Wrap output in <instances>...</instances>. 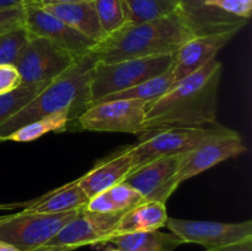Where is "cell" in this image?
I'll return each instance as SVG.
<instances>
[{
	"label": "cell",
	"instance_id": "6da1fadb",
	"mask_svg": "<svg viewBox=\"0 0 252 251\" xmlns=\"http://www.w3.org/2000/svg\"><path fill=\"white\" fill-rule=\"evenodd\" d=\"M223 64L217 59L175 83L148 105L144 127L149 130L216 125Z\"/></svg>",
	"mask_w": 252,
	"mask_h": 251
},
{
	"label": "cell",
	"instance_id": "7a4b0ae2",
	"mask_svg": "<svg viewBox=\"0 0 252 251\" xmlns=\"http://www.w3.org/2000/svg\"><path fill=\"white\" fill-rule=\"evenodd\" d=\"M193 34L177 12L157 20L127 24L101 39L91 54L101 63L174 54Z\"/></svg>",
	"mask_w": 252,
	"mask_h": 251
},
{
	"label": "cell",
	"instance_id": "3957f363",
	"mask_svg": "<svg viewBox=\"0 0 252 251\" xmlns=\"http://www.w3.org/2000/svg\"><path fill=\"white\" fill-rule=\"evenodd\" d=\"M95 63L93 54L81 57L65 73L51 81L33 100L0 126V143L17 128L63 110L70 111L71 130H76V120L89 107V86Z\"/></svg>",
	"mask_w": 252,
	"mask_h": 251
},
{
	"label": "cell",
	"instance_id": "277c9868",
	"mask_svg": "<svg viewBox=\"0 0 252 251\" xmlns=\"http://www.w3.org/2000/svg\"><path fill=\"white\" fill-rule=\"evenodd\" d=\"M233 133L235 130L219 123L207 127H176L145 132L135 144L129 145L132 171L155 159L184 155L209 140Z\"/></svg>",
	"mask_w": 252,
	"mask_h": 251
},
{
	"label": "cell",
	"instance_id": "5b68a950",
	"mask_svg": "<svg viewBox=\"0 0 252 251\" xmlns=\"http://www.w3.org/2000/svg\"><path fill=\"white\" fill-rule=\"evenodd\" d=\"M172 64L174 54L128 59L115 63H101L96 61L91 70L89 107L106 96L118 94L166 73L172 68Z\"/></svg>",
	"mask_w": 252,
	"mask_h": 251
},
{
	"label": "cell",
	"instance_id": "8992f818",
	"mask_svg": "<svg viewBox=\"0 0 252 251\" xmlns=\"http://www.w3.org/2000/svg\"><path fill=\"white\" fill-rule=\"evenodd\" d=\"M79 211L58 214L21 211L16 214H6L0 221V240L11 244L20 251H33L51 240Z\"/></svg>",
	"mask_w": 252,
	"mask_h": 251
},
{
	"label": "cell",
	"instance_id": "52a82bcc",
	"mask_svg": "<svg viewBox=\"0 0 252 251\" xmlns=\"http://www.w3.org/2000/svg\"><path fill=\"white\" fill-rule=\"evenodd\" d=\"M149 102L143 100H112L86 108L76 120V130L143 134Z\"/></svg>",
	"mask_w": 252,
	"mask_h": 251
},
{
	"label": "cell",
	"instance_id": "ba28073f",
	"mask_svg": "<svg viewBox=\"0 0 252 251\" xmlns=\"http://www.w3.org/2000/svg\"><path fill=\"white\" fill-rule=\"evenodd\" d=\"M123 213L98 214L81 209L51 240L33 251H73L83 246L107 244Z\"/></svg>",
	"mask_w": 252,
	"mask_h": 251
},
{
	"label": "cell",
	"instance_id": "9c48e42d",
	"mask_svg": "<svg viewBox=\"0 0 252 251\" xmlns=\"http://www.w3.org/2000/svg\"><path fill=\"white\" fill-rule=\"evenodd\" d=\"M79 58L44 37L31 36L14 64L22 85L48 83L65 73Z\"/></svg>",
	"mask_w": 252,
	"mask_h": 251
},
{
	"label": "cell",
	"instance_id": "30bf717a",
	"mask_svg": "<svg viewBox=\"0 0 252 251\" xmlns=\"http://www.w3.org/2000/svg\"><path fill=\"white\" fill-rule=\"evenodd\" d=\"M182 243L198 244L207 250L252 239V220L221 223L209 220L167 218L166 225Z\"/></svg>",
	"mask_w": 252,
	"mask_h": 251
},
{
	"label": "cell",
	"instance_id": "8fae6325",
	"mask_svg": "<svg viewBox=\"0 0 252 251\" xmlns=\"http://www.w3.org/2000/svg\"><path fill=\"white\" fill-rule=\"evenodd\" d=\"M24 26L31 36L44 37L73 54L75 58L91 54L97 44V42L47 12L39 5L25 6Z\"/></svg>",
	"mask_w": 252,
	"mask_h": 251
},
{
	"label": "cell",
	"instance_id": "7c38bea8",
	"mask_svg": "<svg viewBox=\"0 0 252 251\" xmlns=\"http://www.w3.org/2000/svg\"><path fill=\"white\" fill-rule=\"evenodd\" d=\"M181 155L159 157L133 170L123 182L132 186L147 202L166 203L180 186L177 180Z\"/></svg>",
	"mask_w": 252,
	"mask_h": 251
},
{
	"label": "cell",
	"instance_id": "4fadbf2b",
	"mask_svg": "<svg viewBox=\"0 0 252 251\" xmlns=\"http://www.w3.org/2000/svg\"><path fill=\"white\" fill-rule=\"evenodd\" d=\"M180 15L193 36H211L234 32L238 33L249 20L226 14L207 4V0H177Z\"/></svg>",
	"mask_w": 252,
	"mask_h": 251
},
{
	"label": "cell",
	"instance_id": "5bb4252c",
	"mask_svg": "<svg viewBox=\"0 0 252 251\" xmlns=\"http://www.w3.org/2000/svg\"><path fill=\"white\" fill-rule=\"evenodd\" d=\"M248 152L238 132L218 139L209 140L201 147L181 155L177 180L182 184L191 177L212 169L225 160L236 157Z\"/></svg>",
	"mask_w": 252,
	"mask_h": 251
},
{
	"label": "cell",
	"instance_id": "9a60e30c",
	"mask_svg": "<svg viewBox=\"0 0 252 251\" xmlns=\"http://www.w3.org/2000/svg\"><path fill=\"white\" fill-rule=\"evenodd\" d=\"M235 34L234 32H229L211 36H193L187 39L174 53L171 71L175 83L201 69L212 59H216L218 52L223 49Z\"/></svg>",
	"mask_w": 252,
	"mask_h": 251
},
{
	"label": "cell",
	"instance_id": "2e32d148",
	"mask_svg": "<svg viewBox=\"0 0 252 251\" xmlns=\"http://www.w3.org/2000/svg\"><path fill=\"white\" fill-rule=\"evenodd\" d=\"M132 171V155L129 147L110 155L95 165L90 171L79 177V186L88 194L95 196L122 182Z\"/></svg>",
	"mask_w": 252,
	"mask_h": 251
},
{
	"label": "cell",
	"instance_id": "e0dca14e",
	"mask_svg": "<svg viewBox=\"0 0 252 251\" xmlns=\"http://www.w3.org/2000/svg\"><path fill=\"white\" fill-rule=\"evenodd\" d=\"M39 6L97 43L105 37L93 1L44 2Z\"/></svg>",
	"mask_w": 252,
	"mask_h": 251
},
{
	"label": "cell",
	"instance_id": "ac0fdd59",
	"mask_svg": "<svg viewBox=\"0 0 252 251\" xmlns=\"http://www.w3.org/2000/svg\"><path fill=\"white\" fill-rule=\"evenodd\" d=\"M89 197L79 186L78 179L69 184L63 185L56 189L47 192L37 199L17 206L24 207L26 213L58 214L83 209L88 203Z\"/></svg>",
	"mask_w": 252,
	"mask_h": 251
},
{
	"label": "cell",
	"instance_id": "d6986e66",
	"mask_svg": "<svg viewBox=\"0 0 252 251\" xmlns=\"http://www.w3.org/2000/svg\"><path fill=\"white\" fill-rule=\"evenodd\" d=\"M167 218L169 216L164 203L144 201L122 214L113 235L159 230L166 225Z\"/></svg>",
	"mask_w": 252,
	"mask_h": 251
},
{
	"label": "cell",
	"instance_id": "ffe728a7",
	"mask_svg": "<svg viewBox=\"0 0 252 251\" xmlns=\"http://www.w3.org/2000/svg\"><path fill=\"white\" fill-rule=\"evenodd\" d=\"M107 244H113L122 251H175L182 240L172 233L159 230L113 235Z\"/></svg>",
	"mask_w": 252,
	"mask_h": 251
},
{
	"label": "cell",
	"instance_id": "44dd1931",
	"mask_svg": "<svg viewBox=\"0 0 252 251\" xmlns=\"http://www.w3.org/2000/svg\"><path fill=\"white\" fill-rule=\"evenodd\" d=\"M71 128H73V122H71L70 111H58V112L32 121V122L17 128L7 137H5L4 142H7V140L19 143L33 142L48 133L65 132V130H71Z\"/></svg>",
	"mask_w": 252,
	"mask_h": 251
},
{
	"label": "cell",
	"instance_id": "7402d4cb",
	"mask_svg": "<svg viewBox=\"0 0 252 251\" xmlns=\"http://www.w3.org/2000/svg\"><path fill=\"white\" fill-rule=\"evenodd\" d=\"M174 75H172V71L170 69L166 73L149 79V80L144 81V83L138 84V85L133 86V88L127 89L125 91H121L118 94L106 96V97L97 101L96 103L106 102V101L112 100H143L152 103L153 101L158 100L160 96L164 95L174 85ZM96 103H94V105H96Z\"/></svg>",
	"mask_w": 252,
	"mask_h": 251
},
{
	"label": "cell",
	"instance_id": "603a6c76",
	"mask_svg": "<svg viewBox=\"0 0 252 251\" xmlns=\"http://www.w3.org/2000/svg\"><path fill=\"white\" fill-rule=\"evenodd\" d=\"M130 24L157 20L177 11V0H122Z\"/></svg>",
	"mask_w": 252,
	"mask_h": 251
},
{
	"label": "cell",
	"instance_id": "cb8c5ba5",
	"mask_svg": "<svg viewBox=\"0 0 252 251\" xmlns=\"http://www.w3.org/2000/svg\"><path fill=\"white\" fill-rule=\"evenodd\" d=\"M93 4L105 37L130 24L122 0H93Z\"/></svg>",
	"mask_w": 252,
	"mask_h": 251
},
{
	"label": "cell",
	"instance_id": "d4e9b609",
	"mask_svg": "<svg viewBox=\"0 0 252 251\" xmlns=\"http://www.w3.org/2000/svg\"><path fill=\"white\" fill-rule=\"evenodd\" d=\"M51 83H38L31 85H21L16 90L0 96V126L12 115L21 110L31 100H33L42 90Z\"/></svg>",
	"mask_w": 252,
	"mask_h": 251
},
{
	"label": "cell",
	"instance_id": "484cf974",
	"mask_svg": "<svg viewBox=\"0 0 252 251\" xmlns=\"http://www.w3.org/2000/svg\"><path fill=\"white\" fill-rule=\"evenodd\" d=\"M31 34L25 26L0 34V64H15Z\"/></svg>",
	"mask_w": 252,
	"mask_h": 251
},
{
	"label": "cell",
	"instance_id": "4316f807",
	"mask_svg": "<svg viewBox=\"0 0 252 251\" xmlns=\"http://www.w3.org/2000/svg\"><path fill=\"white\" fill-rule=\"evenodd\" d=\"M106 192L118 212H126L144 202L142 194L137 189L123 181L106 189Z\"/></svg>",
	"mask_w": 252,
	"mask_h": 251
},
{
	"label": "cell",
	"instance_id": "83f0119b",
	"mask_svg": "<svg viewBox=\"0 0 252 251\" xmlns=\"http://www.w3.org/2000/svg\"><path fill=\"white\" fill-rule=\"evenodd\" d=\"M207 4L241 19L250 20L252 14V0H207Z\"/></svg>",
	"mask_w": 252,
	"mask_h": 251
},
{
	"label": "cell",
	"instance_id": "f1b7e54d",
	"mask_svg": "<svg viewBox=\"0 0 252 251\" xmlns=\"http://www.w3.org/2000/svg\"><path fill=\"white\" fill-rule=\"evenodd\" d=\"M22 85L21 76L14 64H0V96Z\"/></svg>",
	"mask_w": 252,
	"mask_h": 251
},
{
	"label": "cell",
	"instance_id": "f546056e",
	"mask_svg": "<svg viewBox=\"0 0 252 251\" xmlns=\"http://www.w3.org/2000/svg\"><path fill=\"white\" fill-rule=\"evenodd\" d=\"M25 6L0 10V34L24 26Z\"/></svg>",
	"mask_w": 252,
	"mask_h": 251
},
{
	"label": "cell",
	"instance_id": "4dcf8cb0",
	"mask_svg": "<svg viewBox=\"0 0 252 251\" xmlns=\"http://www.w3.org/2000/svg\"><path fill=\"white\" fill-rule=\"evenodd\" d=\"M207 251H252V239L239 241V243L230 244V245L221 246V248L213 249V250H207Z\"/></svg>",
	"mask_w": 252,
	"mask_h": 251
},
{
	"label": "cell",
	"instance_id": "1f68e13d",
	"mask_svg": "<svg viewBox=\"0 0 252 251\" xmlns=\"http://www.w3.org/2000/svg\"><path fill=\"white\" fill-rule=\"evenodd\" d=\"M42 0H0V10L11 7H24L27 5H38Z\"/></svg>",
	"mask_w": 252,
	"mask_h": 251
},
{
	"label": "cell",
	"instance_id": "d6a6232c",
	"mask_svg": "<svg viewBox=\"0 0 252 251\" xmlns=\"http://www.w3.org/2000/svg\"><path fill=\"white\" fill-rule=\"evenodd\" d=\"M0 251H20L19 249L15 248L11 244H7L5 241L0 240Z\"/></svg>",
	"mask_w": 252,
	"mask_h": 251
},
{
	"label": "cell",
	"instance_id": "836d02e7",
	"mask_svg": "<svg viewBox=\"0 0 252 251\" xmlns=\"http://www.w3.org/2000/svg\"><path fill=\"white\" fill-rule=\"evenodd\" d=\"M85 1H93V0H42L39 4H44V2H85Z\"/></svg>",
	"mask_w": 252,
	"mask_h": 251
},
{
	"label": "cell",
	"instance_id": "e575fe53",
	"mask_svg": "<svg viewBox=\"0 0 252 251\" xmlns=\"http://www.w3.org/2000/svg\"><path fill=\"white\" fill-rule=\"evenodd\" d=\"M105 251H122V250H120V249H118V248L113 246V248H107Z\"/></svg>",
	"mask_w": 252,
	"mask_h": 251
},
{
	"label": "cell",
	"instance_id": "d590c367",
	"mask_svg": "<svg viewBox=\"0 0 252 251\" xmlns=\"http://www.w3.org/2000/svg\"><path fill=\"white\" fill-rule=\"evenodd\" d=\"M5 217H6V214H5V216H0V221H1V220H2V219H4V218H5Z\"/></svg>",
	"mask_w": 252,
	"mask_h": 251
},
{
	"label": "cell",
	"instance_id": "8d00e7d4",
	"mask_svg": "<svg viewBox=\"0 0 252 251\" xmlns=\"http://www.w3.org/2000/svg\"><path fill=\"white\" fill-rule=\"evenodd\" d=\"M0 208H2V207H0Z\"/></svg>",
	"mask_w": 252,
	"mask_h": 251
}]
</instances>
